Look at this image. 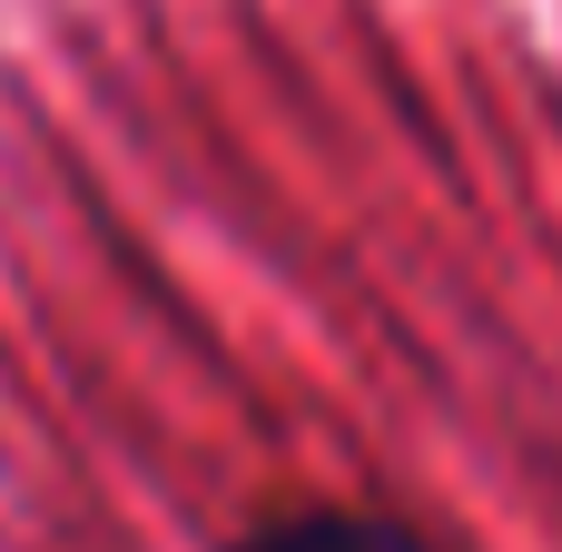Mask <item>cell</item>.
I'll use <instances>...</instances> for the list:
<instances>
[{
	"label": "cell",
	"instance_id": "1",
	"mask_svg": "<svg viewBox=\"0 0 562 552\" xmlns=\"http://www.w3.org/2000/svg\"><path fill=\"white\" fill-rule=\"evenodd\" d=\"M237 552H425V543L395 523H366V514H296V523H267Z\"/></svg>",
	"mask_w": 562,
	"mask_h": 552
}]
</instances>
